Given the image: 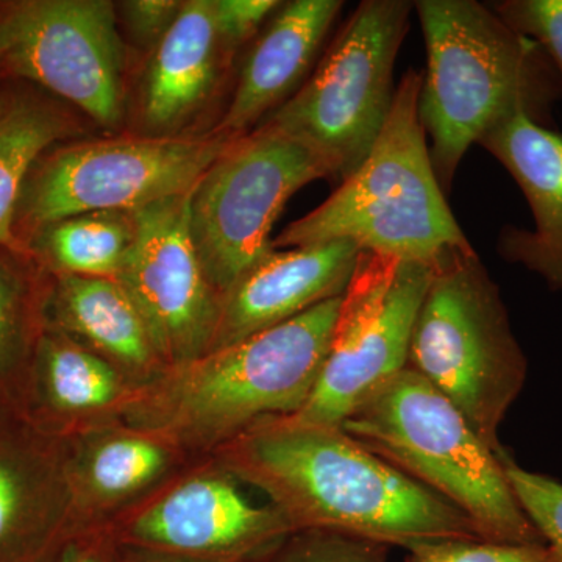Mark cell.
I'll list each match as a JSON object with an SVG mask.
<instances>
[{
  "mask_svg": "<svg viewBox=\"0 0 562 562\" xmlns=\"http://www.w3.org/2000/svg\"><path fill=\"white\" fill-rule=\"evenodd\" d=\"M169 464V452L154 436L114 432L92 443L79 462L70 461L74 491L99 502L124 501L154 483Z\"/></svg>",
  "mask_w": 562,
  "mask_h": 562,
  "instance_id": "obj_24",
  "label": "cell"
},
{
  "mask_svg": "<svg viewBox=\"0 0 562 562\" xmlns=\"http://www.w3.org/2000/svg\"><path fill=\"white\" fill-rule=\"evenodd\" d=\"M116 562H205L190 560V558L173 557V554L150 552V550L136 549V547L122 546Z\"/></svg>",
  "mask_w": 562,
  "mask_h": 562,
  "instance_id": "obj_32",
  "label": "cell"
},
{
  "mask_svg": "<svg viewBox=\"0 0 562 562\" xmlns=\"http://www.w3.org/2000/svg\"><path fill=\"white\" fill-rule=\"evenodd\" d=\"M491 9L512 31L541 47L562 81V0H503Z\"/></svg>",
  "mask_w": 562,
  "mask_h": 562,
  "instance_id": "obj_28",
  "label": "cell"
},
{
  "mask_svg": "<svg viewBox=\"0 0 562 562\" xmlns=\"http://www.w3.org/2000/svg\"><path fill=\"white\" fill-rule=\"evenodd\" d=\"M327 179L316 157L280 133L255 128L233 139L190 192L192 244L216 294L273 249L271 232L286 202Z\"/></svg>",
  "mask_w": 562,
  "mask_h": 562,
  "instance_id": "obj_9",
  "label": "cell"
},
{
  "mask_svg": "<svg viewBox=\"0 0 562 562\" xmlns=\"http://www.w3.org/2000/svg\"><path fill=\"white\" fill-rule=\"evenodd\" d=\"M425 49L419 120L443 192L473 143L498 124L527 114L547 127L562 81L541 47L512 31L475 0L414 2Z\"/></svg>",
  "mask_w": 562,
  "mask_h": 562,
  "instance_id": "obj_2",
  "label": "cell"
},
{
  "mask_svg": "<svg viewBox=\"0 0 562 562\" xmlns=\"http://www.w3.org/2000/svg\"><path fill=\"white\" fill-rule=\"evenodd\" d=\"M47 279L29 251L0 246V401L14 406L44 330Z\"/></svg>",
  "mask_w": 562,
  "mask_h": 562,
  "instance_id": "obj_22",
  "label": "cell"
},
{
  "mask_svg": "<svg viewBox=\"0 0 562 562\" xmlns=\"http://www.w3.org/2000/svg\"><path fill=\"white\" fill-rule=\"evenodd\" d=\"M135 236L133 211H94L46 225L27 250L49 273L116 279Z\"/></svg>",
  "mask_w": 562,
  "mask_h": 562,
  "instance_id": "obj_23",
  "label": "cell"
},
{
  "mask_svg": "<svg viewBox=\"0 0 562 562\" xmlns=\"http://www.w3.org/2000/svg\"><path fill=\"white\" fill-rule=\"evenodd\" d=\"M420 88V74L408 70L360 168L316 210L288 225L273 249L350 241L361 251L432 268L443 251L471 244L432 168L419 120Z\"/></svg>",
  "mask_w": 562,
  "mask_h": 562,
  "instance_id": "obj_4",
  "label": "cell"
},
{
  "mask_svg": "<svg viewBox=\"0 0 562 562\" xmlns=\"http://www.w3.org/2000/svg\"><path fill=\"white\" fill-rule=\"evenodd\" d=\"M214 31L225 58L249 43L279 10L277 0H211Z\"/></svg>",
  "mask_w": 562,
  "mask_h": 562,
  "instance_id": "obj_29",
  "label": "cell"
},
{
  "mask_svg": "<svg viewBox=\"0 0 562 562\" xmlns=\"http://www.w3.org/2000/svg\"><path fill=\"white\" fill-rule=\"evenodd\" d=\"M125 52L117 7L109 0L10 3V35L0 57L7 79L35 85L114 128L125 110Z\"/></svg>",
  "mask_w": 562,
  "mask_h": 562,
  "instance_id": "obj_11",
  "label": "cell"
},
{
  "mask_svg": "<svg viewBox=\"0 0 562 562\" xmlns=\"http://www.w3.org/2000/svg\"><path fill=\"white\" fill-rule=\"evenodd\" d=\"M124 397V379L113 362L44 327L16 406L41 430L60 436L63 422L105 412Z\"/></svg>",
  "mask_w": 562,
  "mask_h": 562,
  "instance_id": "obj_20",
  "label": "cell"
},
{
  "mask_svg": "<svg viewBox=\"0 0 562 562\" xmlns=\"http://www.w3.org/2000/svg\"><path fill=\"white\" fill-rule=\"evenodd\" d=\"M405 562H560L547 543H505L480 538L435 539L406 547Z\"/></svg>",
  "mask_w": 562,
  "mask_h": 562,
  "instance_id": "obj_27",
  "label": "cell"
},
{
  "mask_svg": "<svg viewBox=\"0 0 562 562\" xmlns=\"http://www.w3.org/2000/svg\"><path fill=\"white\" fill-rule=\"evenodd\" d=\"M232 140L214 133L203 138L144 135L50 147L25 181L14 235L27 250L36 232L66 217L132 213L188 194Z\"/></svg>",
  "mask_w": 562,
  "mask_h": 562,
  "instance_id": "obj_8",
  "label": "cell"
},
{
  "mask_svg": "<svg viewBox=\"0 0 562 562\" xmlns=\"http://www.w3.org/2000/svg\"><path fill=\"white\" fill-rule=\"evenodd\" d=\"M43 317L44 327L69 336L120 371L151 376L165 368L143 316L116 279L49 273Z\"/></svg>",
  "mask_w": 562,
  "mask_h": 562,
  "instance_id": "obj_18",
  "label": "cell"
},
{
  "mask_svg": "<svg viewBox=\"0 0 562 562\" xmlns=\"http://www.w3.org/2000/svg\"><path fill=\"white\" fill-rule=\"evenodd\" d=\"M224 60L213 2L187 0L171 31L155 47L144 76L140 113L147 135L177 136L209 102Z\"/></svg>",
  "mask_w": 562,
  "mask_h": 562,
  "instance_id": "obj_19",
  "label": "cell"
},
{
  "mask_svg": "<svg viewBox=\"0 0 562 562\" xmlns=\"http://www.w3.org/2000/svg\"><path fill=\"white\" fill-rule=\"evenodd\" d=\"M60 436L0 401V562H41L77 519Z\"/></svg>",
  "mask_w": 562,
  "mask_h": 562,
  "instance_id": "obj_14",
  "label": "cell"
},
{
  "mask_svg": "<svg viewBox=\"0 0 562 562\" xmlns=\"http://www.w3.org/2000/svg\"><path fill=\"white\" fill-rule=\"evenodd\" d=\"M479 144L508 169L535 217L532 231L503 228L498 251L562 292V135L520 113Z\"/></svg>",
  "mask_w": 562,
  "mask_h": 562,
  "instance_id": "obj_17",
  "label": "cell"
},
{
  "mask_svg": "<svg viewBox=\"0 0 562 562\" xmlns=\"http://www.w3.org/2000/svg\"><path fill=\"white\" fill-rule=\"evenodd\" d=\"M10 35V3L0 7V57L5 50Z\"/></svg>",
  "mask_w": 562,
  "mask_h": 562,
  "instance_id": "obj_33",
  "label": "cell"
},
{
  "mask_svg": "<svg viewBox=\"0 0 562 562\" xmlns=\"http://www.w3.org/2000/svg\"><path fill=\"white\" fill-rule=\"evenodd\" d=\"M342 5L339 0L281 2L250 47L214 135L241 138L301 90Z\"/></svg>",
  "mask_w": 562,
  "mask_h": 562,
  "instance_id": "obj_16",
  "label": "cell"
},
{
  "mask_svg": "<svg viewBox=\"0 0 562 562\" xmlns=\"http://www.w3.org/2000/svg\"><path fill=\"white\" fill-rule=\"evenodd\" d=\"M339 428L452 503L486 541L546 543L517 502L498 453L413 369H403Z\"/></svg>",
  "mask_w": 562,
  "mask_h": 562,
  "instance_id": "obj_5",
  "label": "cell"
},
{
  "mask_svg": "<svg viewBox=\"0 0 562 562\" xmlns=\"http://www.w3.org/2000/svg\"><path fill=\"white\" fill-rule=\"evenodd\" d=\"M498 457L524 513L562 562V484L541 473L525 471L505 449Z\"/></svg>",
  "mask_w": 562,
  "mask_h": 562,
  "instance_id": "obj_26",
  "label": "cell"
},
{
  "mask_svg": "<svg viewBox=\"0 0 562 562\" xmlns=\"http://www.w3.org/2000/svg\"><path fill=\"white\" fill-rule=\"evenodd\" d=\"M431 268L361 251L344 291L327 355L305 405L290 419L341 427L406 369Z\"/></svg>",
  "mask_w": 562,
  "mask_h": 562,
  "instance_id": "obj_10",
  "label": "cell"
},
{
  "mask_svg": "<svg viewBox=\"0 0 562 562\" xmlns=\"http://www.w3.org/2000/svg\"><path fill=\"white\" fill-rule=\"evenodd\" d=\"M179 0H127L120 9L133 38L146 49L155 50L179 18Z\"/></svg>",
  "mask_w": 562,
  "mask_h": 562,
  "instance_id": "obj_31",
  "label": "cell"
},
{
  "mask_svg": "<svg viewBox=\"0 0 562 562\" xmlns=\"http://www.w3.org/2000/svg\"><path fill=\"white\" fill-rule=\"evenodd\" d=\"M5 79V77H3ZM68 111L35 85H0V246L24 250L14 235V220L25 181L44 151L70 138Z\"/></svg>",
  "mask_w": 562,
  "mask_h": 562,
  "instance_id": "obj_21",
  "label": "cell"
},
{
  "mask_svg": "<svg viewBox=\"0 0 562 562\" xmlns=\"http://www.w3.org/2000/svg\"><path fill=\"white\" fill-rule=\"evenodd\" d=\"M406 368L453 403L495 453L498 430L519 397L528 364L501 290L469 246L443 251L431 268Z\"/></svg>",
  "mask_w": 562,
  "mask_h": 562,
  "instance_id": "obj_6",
  "label": "cell"
},
{
  "mask_svg": "<svg viewBox=\"0 0 562 562\" xmlns=\"http://www.w3.org/2000/svg\"><path fill=\"white\" fill-rule=\"evenodd\" d=\"M2 81H3V76H2V74H0V85H2Z\"/></svg>",
  "mask_w": 562,
  "mask_h": 562,
  "instance_id": "obj_34",
  "label": "cell"
},
{
  "mask_svg": "<svg viewBox=\"0 0 562 562\" xmlns=\"http://www.w3.org/2000/svg\"><path fill=\"white\" fill-rule=\"evenodd\" d=\"M224 468L268 495L294 528L398 546L482 538L476 525L339 427L279 417L222 447Z\"/></svg>",
  "mask_w": 562,
  "mask_h": 562,
  "instance_id": "obj_1",
  "label": "cell"
},
{
  "mask_svg": "<svg viewBox=\"0 0 562 562\" xmlns=\"http://www.w3.org/2000/svg\"><path fill=\"white\" fill-rule=\"evenodd\" d=\"M120 547L116 531L90 527L76 519L41 562H116Z\"/></svg>",
  "mask_w": 562,
  "mask_h": 562,
  "instance_id": "obj_30",
  "label": "cell"
},
{
  "mask_svg": "<svg viewBox=\"0 0 562 562\" xmlns=\"http://www.w3.org/2000/svg\"><path fill=\"white\" fill-rule=\"evenodd\" d=\"M190 192L133 211L135 243L116 277L168 369L209 353L220 324V295L192 244Z\"/></svg>",
  "mask_w": 562,
  "mask_h": 562,
  "instance_id": "obj_12",
  "label": "cell"
},
{
  "mask_svg": "<svg viewBox=\"0 0 562 562\" xmlns=\"http://www.w3.org/2000/svg\"><path fill=\"white\" fill-rule=\"evenodd\" d=\"M384 543L324 530H301L251 562H387Z\"/></svg>",
  "mask_w": 562,
  "mask_h": 562,
  "instance_id": "obj_25",
  "label": "cell"
},
{
  "mask_svg": "<svg viewBox=\"0 0 562 562\" xmlns=\"http://www.w3.org/2000/svg\"><path fill=\"white\" fill-rule=\"evenodd\" d=\"M414 2L364 0L342 25L308 80L257 128L305 147L327 179L360 168L394 103V65Z\"/></svg>",
  "mask_w": 562,
  "mask_h": 562,
  "instance_id": "obj_7",
  "label": "cell"
},
{
  "mask_svg": "<svg viewBox=\"0 0 562 562\" xmlns=\"http://www.w3.org/2000/svg\"><path fill=\"white\" fill-rule=\"evenodd\" d=\"M360 254L350 241L272 249L222 297L211 350L243 341L341 297Z\"/></svg>",
  "mask_w": 562,
  "mask_h": 562,
  "instance_id": "obj_15",
  "label": "cell"
},
{
  "mask_svg": "<svg viewBox=\"0 0 562 562\" xmlns=\"http://www.w3.org/2000/svg\"><path fill=\"white\" fill-rule=\"evenodd\" d=\"M341 297L168 369L136 397L133 424L181 442L224 446L261 422L294 416L319 376Z\"/></svg>",
  "mask_w": 562,
  "mask_h": 562,
  "instance_id": "obj_3",
  "label": "cell"
},
{
  "mask_svg": "<svg viewBox=\"0 0 562 562\" xmlns=\"http://www.w3.org/2000/svg\"><path fill=\"white\" fill-rule=\"evenodd\" d=\"M241 480L203 473L173 487L116 531L122 546L205 562H251L294 532L276 506L251 502Z\"/></svg>",
  "mask_w": 562,
  "mask_h": 562,
  "instance_id": "obj_13",
  "label": "cell"
}]
</instances>
